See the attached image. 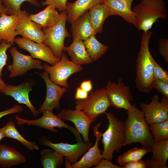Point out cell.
Masks as SVG:
<instances>
[{"mask_svg":"<svg viewBox=\"0 0 168 168\" xmlns=\"http://www.w3.org/2000/svg\"><path fill=\"white\" fill-rule=\"evenodd\" d=\"M152 35V32L149 30L143 32L136 61V86L139 92L143 93H148L153 88L152 56L149 49V41Z\"/></svg>","mask_w":168,"mask_h":168,"instance_id":"1","label":"cell"},{"mask_svg":"<svg viewBox=\"0 0 168 168\" xmlns=\"http://www.w3.org/2000/svg\"><path fill=\"white\" fill-rule=\"evenodd\" d=\"M127 115L125 122L126 139L123 147L139 143L142 147L151 148L154 142L143 111L133 105L132 108L127 110Z\"/></svg>","mask_w":168,"mask_h":168,"instance_id":"2","label":"cell"},{"mask_svg":"<svg viewBox=\"0 0 168 168\" xmlns=\"http://www.w3.org/2000/svg\"><path fill=\"white\" fill-rule=\"evenodd\" d=\"M132 10L137 22L139 31L147 32L160 18H167L166 3L163 0H141Z\"/></svg>","mask_w":168,"mask_h":168,"instance_id":"3","label":"cell"},{"mask_svg":"<svg viewBox=\"0 0 168 168\" xmlns=\"http://www.w3.org/2000/svg\"><path fill=\"white\" fill-rule=\"evenodd\" d=\"M109 124L106 131L102 133L103 151V158L111 161L114 151L119 152L123 147L126 139L125 122L120 120L112 113L106 112Z\"/></svg>","mask_w":168,"mask_h":168,"instance_id":"4","label":"cell"},{"mask_svg":"<svg viewBox=\"0 0 168 168\" xmlns=\"http://www.w3.org/2000/svg\"><path fill=\"white\" fill-rule=\"evenodd\" d=\"M75 109L82 110L94 122L100 115L105 114L111 104L105 88L91 92L86 99L77 100Z\"/></svg>","mask_w":168,"mask_h":168,"instance_id":"5","label":"cell"},{"mask_svg":"<svg viewBox=\"0 0 168 168\" xmlns=\"http://www.w3.org/2000/svg\"><path fill=\"white\" fill-rule=\"evenodd\" d=\"M61 16L57 22L49 28H42L46 37L43 43L50 47L55 56L60 59L63 51H65L64 40L70 36L66 28L67 10L60 12Z\"/></svg>","mask_w":168,"mask_h":168,"instance_id":"6","label":"cell"},{"mask_svg":"<svg viewBox=\"0 0 168 168\" xmlns=\"http://www.w3.org/2000/svg\"><path fill=\"white\" fill-rule=\"evenodd\" d=\"M83 68L69 60L65 54L63 53L60 60L53 65L45 63L43 69L49 75V79L54 83L68 88V78L72 74L80 72Z\"/></svg>","mask_w":168,"mask_h":168,"instance_id":"7","label":"cell"},{"mask_svg":"<svg viewBox=\"0 0 168 168\" xmlns=\"http://www.w3.org/2000/svg\"><path fill=\"white\" fill-rule=\"evenodd\" d=\"M105 88L111 106L127 111L132 108V94L130 87L125 85L121 78L119 79L117 83L108 81Z\"/></svg>","mask_w":168,"mask_h":168,"instance_id":"8","label":"cell"},{"mask_svg":"<svg viewBox=\"0 0 168 168\" xmlns=\"http://www.w3.org/2000/svg\"><path fill=\"white\" fill-rule=\"evenodd\" d=\"M40 142L42 145L54 149L64 157H66L71 165L77 162L79 158L93 145L92 142H86L83 141L73 144L63 142L54 143L44 137L40 139Z\"/></svg>","mask_w":168,"mask_h":168,"instance_id":"9","label":"cell"},{"mask_svg":"<svg viewBox=\"0 0 168 168\" xmlns=\"http://www.w3.org/2000/svg\"><path fill=\"white\" fill-rule=\"evenodd\" d=\"M42 116L40 118L35 120H27L19 117L17 115L15 118L17 123L19 125L27 124L29 125L36 126L56 132L58 130L54 128H65L69 130L75 137H78L80 133L76 128L65 123L62 119L55 115L53 111H45L43 113Z\"/></svg>","mask_w":168,"mask_h":168,"instance_id":"10","label":"cell"},{"mask_svg":"<svg viewBox=\"0 0 168 168\" xmlns=\"http://www.w3.org/2000/svg\"><path fill=\"white\" fill-rule=\"evenodd\" d=\"M13 41L19 47L29 52L33 58L42 60L51 65L55 64L60 59L55 56L50 47L43 43H37L19 37L15 38Z\"/></svg>","mask_w":168,"mask_h":168,"instance_id":"11","label":"cell"},{"mask_svg":"<svg viewBox=\"0 0 168 168\" xmlns=\"http://www.w3.org/2000/svg\"><path fill=\"white\" fill-rule=\"evenodd\" d=\"M13 58V63L8 65L7 69L10 72L8 77L13 78L25 74L29 70L34 68L43 69L40 60L33 58L31 56L27 55L19 52L16 47L10 49Z\"/></svg>","mask_w":168,"mask_h":168,"instance_id":"12","label":"cell"},{"mask_svg":"<svg viewBox=\"0 0 168 168\" xmlns=\"http://www.w3.org/2000/svg\"><path fill=\"white\" fill-rule=\"evenodd\" d=\"M140 106L149 125L168 119V99L163 97L160 101L159 95L156 94L150 103H142Z\"/></svg>","mask_w":168,"mask_h":168,"instance_id":"13","label":"cell"},{"mask_svg":"<svg viewBox=\"0 0 168 168\" xmlns=\"http://www.w3.org/2000/svg\"><path fill=\"white\" fill-rule=\"evenodd\" d=\"M45 81L47 92L45 100L38 111L39 114L45 111H53L55 109L57 110L60 108L59 101L67 88L56 84L50 80L48 73L46 72L38 73Z\"/></svg>","mask_w":168,"mask_h":168,"instance_id":"14","label":"cell"},{"mask_svg":"<svg viewBox=\"0 0 168 168\" xmlns=\"http://www.w3.org/2000/svg\"><path fill=\"white\" fill-rule=\"evenodd\" d=\"M20 19L16 30L18 35L37 43H43L46 36L38 24L29 19V14L26 11H21Z\"/></svg>","mask_w":168,"mask_h":168,"instance_id":"15","label":"cell"},{"mask_svg":"<svg viewBox=\"0 0 168 168\" xmlns=\"http://www.w3.org/2000/svg\"><path fill=\"white\" fill-rule=\"evenodd\" d=\"M101 122H100L93 127L94 135L96 137V142L84 154L82 158L76 163L70 164L68 168H89L96 166L103 159L100 150L98 147V143L102 138V133L99 130Z\"/></svg>","mask_w":168,"mask_h":168,"instance_id":"16","label":"cell"},{"mask_svg":"<svg viewBox=\"0 0 168 168\" xmlns=\"http://www.w3.org/2000/svg\"><path fill=\"white\" fill-rule=\"evenodd\" d=\"M56 115L62 119L68 120L74 123L76 128L82 135L84 142H90L89 133L92 122L82 110L76 109L74 110L63 109Z\"/></svg>","mask_w":168,"mask_h":168,"instance_id":"17","label":"cell"},{"mask_svg":"<svg viewBox=\"0 0 168 168\" xmlns=\"http://www.w3.org/2000/svg\"><path fill=\"white\" fill-rule=\"evenodd\" d=\"M7 88L4 95L11 96L19 104L25 105L36 117L39 114L38 110L32 105L29 98V93L31 91V86L28 82H25L17 86L7 84Z\"/></svg>","mask_w":168,"mask_h":168,"instance_id":"18","label":"cell"},{"mask_svg":"<svg viewBox=\"0 0 168 168\" xmlns=\"http://www.w3.org/2000/svg\"><path fill=\"white\" fill-rule=\"evenodd\" d=\"M134 0H102V3L112 9L127 22L137 28V22L132 10V5Z\"/></svg>","mask_w":168,"mask_h":168,"instance_id":"19","label":"cell"},{"mask_svg":"<svg viewBox=\"0 0 168 168\" xmlns=\"http://www.w3.org/2000/svg\"><path fill=\"white\" fill-rule=\"evenodd\" d=\"M88 11L90 21L95 35L102 32L103 24L108 17L116 15L112 9L102 3L96 4Z\"/></svg>","mask_w":168,"mask_h":168,"instance_id":"20","label":"cell"},{"mask_svg":"<svg viewBox=\"0 0 168 168\" xmlns=\"http://www.w3.org/2000/svg\"><path fill=\"white\" fill-rule=\"evenodd\" d=\"M20 17L19 14L7 15L5 13L0 14V40L8 43L14 42L18 35L16 29Z\"/></svg>","mask_w":168,"mask_h":168,"instance_id":"21","label":"cell"},{"mask_svg":"<svg viewBox=\"0 0 168 168\" xmlns=\"http://www.w3.org/2000/svg\"><path fill=\"white\" fill-rule=\"evenodd\" d=\"M72 40H84L94 32L91 23L88 11H86L72 24Z\"/></svg>","mask_w":168,"mask_h":168,"instance_id":"22","label":"cell"},{"mask_svg":"<svg viewBox=\"0 0 168 168\" xmlns=\"http://www.w3.org/2000/svg\"><path fill=\"white\" fill-rule=\"evenodd\" d=\"M61 16V14L58 13L55 7L49 5L37 13L29 14V18L42 28H49L55 24Z\"/></svg>","mask_w":168,"mask_h":168,"instance_id":"23","label":"cell"},{"mask_svg":"<svg viewBox=\"0 0 168 168\" xmlns=\"http://www.w3.org/2000/svg\"><path fill=\"white\" fill-rule=\"evenodd\" d=\"M102 0H77L73 2H67V20L72 24L89 9L96 4L102 3Z\"/></svg>","mask_w":168,"mask_h":168,"instance_id":"24","label":"cell"},{"mask_svg":"<svg viewBox=\"0 0 168 168\" xmlns=\"http://www.w3.org/2000/svg\"><path fill=\"white\" fill-rule=\"evenodd\" d=\"M72 44L65 47L68 55L75 63L82 65L91 63L92 60L86 51L84 41L80 39L73 40Z\"/></svg>","mask_w":168,"mask_h":168,"instance_id":"25","label":"cell"},{"mask_svg":"<svg viewBox=\"0 0 168 168\" xmlns=\"http://www.w3.org/2000/svg\"><path fill=\"white\" fill-rule=\"evenodd\" d=\"M0 166L3 168H10L22 164L26 161L25 156L8 145H0Z\"/></svg>","mask_w":168,"mask_h":168,"instance_id":"26","label":"cell"},{"mask_svg":"<svg viewBox=\"0 0 168 168\" xmlns=\"http://www.w3.org/2000/svg\"><path fill=\"white\" fill-rule=\"evenodd\" d=\"M87 52L92 61L99 59L107 51L109 47L100 43L93 34L84 40Z\"/></svg>","mask_w":168,"mask_h":168,"instance_id":"27","label":"cell"},{"mask_svg":"<svg viewBox=\"0 0 168 168\" xmlns=\"http://www.w3.org/2000/svg\"><path fill=\"white\" fill-rule=\"evenodd\" d=\"M40 154L44 168H59L64 162V156L52 148L43 149Z\"/></svg>","mask_w":168,"mask_h":168,"instance_id":"28","label":"cell"},{"mask_svg":"<svg viewBox=\"0 0 168 168\" xmlns=\"http://www.w3.org/2000/svg\"><path fill=\"white\" fill-rule=\"evenodd\" d=\"M1 129L5 137L17 140L29 150L39 149V147L35 142L27 141L20 133L13 121H8Z\"/></svg>","mask_w":168,"mask_h":168,"instance_id":"29","label":"cell"},{"mask_svg":"<svg viewBox=\"0 0 168 168\" xmlns=\"http://www.w3.org/2000/svg\"><path fill=\"white\" fill-rule=\"evenodd\" d=\"M151 148L142 147L139 148L137 147L128 150L119 156L117 161L121 166H123L127 163L131 161L139 160L149 152H151Z\"/></svg>","mask_w":168,"mask_h":168,"instance_id":"30","label":"cell"},{"mask_svg":"<svg viewBox=\"0 0 168 168\" xmlns=\"http://www.w3.org/2000/svg\"><path fill=\"white\" fill-rule=\"evenodd\" d=\"M154 142L168 140V119L149 124Z\"/></svg>","mask_w":168,"mask_h":168,"instance_id":"31","label":"cell"},{"mask_svg":"<svg viewBox=\"0 0 168 168\" xmlns=\"http://www.w3.org/2000/svg\"><path fill=\"white\" fill-rule=\"evenodd\" d=\"M151 152L152 159L167 164L168 158V140L154 142Z\"/></svg>","mask_w":168,"mask_h":168,"instance_id":"32","label":"cell"},{"mask_svg":"<svg viewBox=\"0 0 168 168\" xmlns=\"http://www.w3.org/2000/svg\"><path fill=\"white\" fill-rule=\"evenodd\" d=\"M2 3L9 15L19 14L21 11L20 7L22 3L28 2L31 4L37 7L40 6L38 0H2Z\"/></svg>","mask_w":168,"mask_h":168,"instance_id":"33","label":"cell"},{"mask_svg":"<svg viewBox=\"0 0 168 168\" xmlns=\"http://www.w3.org/2000/svg\"><path fill=\"white\" fill-rule=\"evenodd\" d=\"M154 78L160 79L168 83V72L163 68L155 61L153 56L152 58Z\"/></svg>","mask_w":168,"mask_h":168,"instance_id":"34","label":"cell"},{"mask_svg":"<svg viewBox=\"0 0 168 168\" xmlns=\"http://www.w3.org/2000/svg\"><path fill=\"white\" fill-rule=\"evenodd\" d=\"M13 43H8L3 40L0 43V76L1 77L2 76V69L4 66L7 64V51L13 45Z\"/></svg>","mask_w":168,"mask_h":168,"instance_id":"35","label":"cell"},{"mask_svg":"<svg viewBox=\"0 0 168 168\" xmlns=\"http://www.w3.org/2000/svg\"><path fill=\"white\" fill-rule=\"evenodd\" d=\"M153 86V88L160 93L163 97L168 99V83L154 78Z\"/></svg>","mask_w":168,"mask_h":168,"instance_id":"36","label":"cell"},{"mask_svg":"<svg viewBox=\"0 0 168 168\" xmlns=\"http://www.w3.org/2000/svg\"><path fill=\"white\" fill-rule=\"evenodd\" d=\"M67 0H45L44 1L42 2L41 4L43 6L53 5L61 12L66 10V4Z\"/></svg>","mask_w":168,"mask_h":168,"instance_id":"37","label":"cell"},{"mask_svg":"<svg viewBox=\"0 0 168 168\" xmlns=\"http://www.w3.org/2000/svg\"><path fill=\"white\" fill-rule=\"evenodd\" d=\"M160 53L164 61L168 63V39L165 38H161L158 42Z\"/></svg>","mask_w":168,"mask_h":168,"instance_id":"38","label":"cell"},{"mask_svg":"<svg viewBox=\"0 0 168 168\" xmlns=\"http://www.w3.org/2000/svg\"><path fill=\"white\" fill-rule=\"evenodd\" d=\"M122 168H148L145 161L142 159L129 162L122 166Z\"/></svg>","mask_w":168,"mask_h":168,"instance_id":"39","label":"cell"},{"mask_svg":"<svg viewBox=\"0 0 168 168\" xmlns=\"http://www.w3.org/2000/svg\"><path fill=\"white\" fill-rule=\"evenodd\" d=\"M145 162L148 167L150 168H168L167 164L152 158L147 159Z\"/></svg>","mask_w":168,"mask_h":168,"instance_id":"40","label":"cell"},{"mask_svg":"<svg viewBox=\"0 0 168 168\" xmlns=\"http://www.w3.org/2000/svg\"><path fill=\"white\" fill-rule=\"evenodd\" d=\"M95 168H122V166L115 165L111 161L103 158L100 162Z\"/></svg>","mask_w":168,"mask_h":168,"instance_id":"41","label":"cell"},{"mask_svg":"<svg viewBox=\"0 0 168 168\" xmlns=\"http://www.w3.org/2000/svg\"><path fill=\"white\" fill-rule=\"evenodd\" d=\"M23 110V108L21 105H15L9 109L0 112V119L5 115L12 113H20Z\"/></svg>","mask_w":168,"mask_h":168,"instance_id":"42","label":"cell"},{"mask_svg":"<svg viewBox=\"0 0 168 168\" xmlns=\"http://www.w3.org/2000/svg\"><path fill=\"white\" fill-rule=\"evenodd\" d=\"M88 96V92L80 87H78L77 89L74 98L77 100H84L86 99Z\"/></svg>","mask_w":168,"mask_h":168,"instance_id":"43","label":"cell"},{"mask_svg":"<svg viewBox=\"0 0 168 168\" xmlns=\"http://www.w3.org/2000/svg\"><path fill=\"white\" fill-rule=\"evenodd\" d=\"M80 87L88 92L91 91L92 88L91 81L90 80L83 81L81 83Z\"/></svg>","mask_w":168,"mask_h":168,"instance_id":"44","label":"cell"},{"mask_svg":"<svg viewBox=\"0 0 168 168\" xmlns=\"http://www.w3.org/2000/svg\"><path fill=\"white\" fill-rule=\"evenodd\" d=\"M7 88V84L4 82L0 76V92H3Z\"/></svg>","mask_w":168,"mask_h":168,"instance_id":"45","label":"cell"},{"mask_svg":"<svg viewBox=\"0 0 168 168\" xmlns=\"http://www.w3.org/2000/svg\"><path fill=\"white\" fill-rule=\"evenodd\" d=\"M2 13L7 14V11L3 4L2 0H0V14Z\"/></svg>","mask_w":168,"mask_h":168,"instance_id":"46","label":"cell"},{"mask_svg":"<svg viewBox=\"0 0 168 168\" xmlns=\"http://www.w3.org/2000/svg\"><path fill=\"white\" fill-rule=\"evenodd\" d=\"M5 136L1 129L0 128V141Z\"/></svg>","mask_w":168,"mask_h":168,"instance_id":"47","label":"cell"},{"mask_svg":"<svg viewBox=\"0 0 168 168\" xmlns=\"http://www.w3.org/2000/svg\"><path fill=\"white\" fill-rule=\"evenodd\" d=\"M2 40H0V43L1 42Z\"/></svg>","mask_w":168,"mask_h":168,"instance_id":"48","label":"cell"},{"mask_svg":"<svg viewBox=\"0 0 168 168\" xmlns=\"http://www.w3.org/2000/svg\"></svg>","mask_w":168,"mask_h":168,"instance_id":"49","label":"cell"}]
</instances>
